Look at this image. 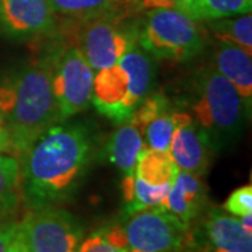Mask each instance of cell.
<instances>
[{"label": "cell", "mask_w": 252, "mask_h": 252, "mask_svg": "<svg viewBox=\"0 0 252 252\" xmlns=\"http://www.w3.org/2000/svg\"><path fill=\"white\" fill-rule=\"evenodd\" d=\"M93 152L89 127L56 124L18 157L23 202L30 210L56 206L72 196L84 178Z\"/></svg>", "instance_id": "1"}, {"label": "cell", "mask_w": 252, "mask_h": 252, "mask_svg": "<svg viewBox=\"0 0 252 252\" xmlns=\"http://www.w3.org/2000/svg\"><path fill=\"white\" fill-rule=\"evenodd\" d=\"M54 38L45 42L41 58L0 81V119L9 130L17 160L36 137L61 124L52 91Z\"/></svg>", "instance_id": "2"}, {"label": "cell", "mask_w": 252, "mask_h": 252, "mask_svg": "<svg viewBox=\"0 0 252 252\" xmlns=\"http://www.w3.org/2000/svg\"><path fill=\"white\" fill-rule=\"evenodd\" d=\"M192 112L216 152L233 146L240 139L247 117L251 114L234 86L215 66L203 67L195 79Z\"/></svg>", "instance_id": "3"}, {"label": "cell", "mask_w": 252, "mask_h": 252, "mask_svg": "<svg viewBox=\"0 0 252 252\" xmlns=\"http://www.w3.org/2000/svg\"><path fill=\"white\" fill-rule=\"evenodd\" d=\"M139 20L124 14H107L86 21L67 20L59 32L81 51L95 70L117 64L126 49L137 41Z\"/></svg>", "instance_id": "4"}, {"label": "cell", "mask_w": 252, "mask_h": 252, "mask_svg": "<svg viewBox=\"0 0 252 252\" xmlns=\"http://www.w3.org/2000/svg\"><path fill=\"white\" fill-rule=\"evenodd\" d=\"M137 44L153 58L188 62L205 48V34L199 24L175 9L149 10L139 20Z\"/></svg>", "instance_id": "5"}, {"label": "cell", "mask_w": 252, "mask_h": 252, "mask_svg": "<svg viewBox=\"0 0 252 252\" xmlns=\"http://www.w3.org/2000/svg\"><path fill=\"white\" fill-rule=\"evenodd\" d=\"M94 72L77 46L59 32L54 38L52 91L59 122L90 107Z\"/></svg>", "instance_id": "6"}, {"label": "cell", "mask_w": 252, "mask_h": 252, "mask_svg": "<svg viewBox=\"0 0 252 252\" xmlns=\"http://www.w3.org/2000/svg\"><path fill=\"white\" fill-rule=\"evenodd\" d=\"M125 220L127 252H178L189 245V225L162 207L144 209Z\"/></svg>", "instance_id": "7"}, {"label": "cell", "mask_w": 252, "mask_h": 252, "mask_svg": "<svg viewBox=\"0 0 252 252\" xmlns=\"http://www.w3.org/2000/svg\"><path fill=\"white\" fill-rule=\"evenodd\" d=\"M18 228L31 252H76L83 240L79 220L56 206L30 210Z\"/></svg>", "instance_id": "8"}, {"label": "cell", "mask_w": 252, "mask_h": 252, "mask_svg": "<svg viewBox=\"0 0 252 252\" xmlns=\"http://www.w3.org/2000/svg\"><path fill=\"white\" fill-rule=\"evenodd\" d=\"M58 30L59 21L48 0H0V39L46 42Z\"/></svg>", "instance_id": "9"}, {"label": "cell", "mask_w": 252, "mask_h": 252, "mask_svg": "<svg viewBox=\"0 0 252 252\" xmlns=\"http://www.w3.org/2000/svg\"><path fill=\"white\" fill-rule=\"evenodd\" d=\"M190 244L200 252H252V234L244 230L240 219L213 207L198 233L190 235Z\"/></svg>", "instance_id": "10"}, {"label": "cell", "mask_w": 252, "mask_h": 252, "mask_svg": "<svg viewBox=\"0 0 252 252\" xmlns=\"http://www.w3.org/2000/svg\"><path fill=\"white\" fill-rule=\"evenodd\" d=\"M168 150L178 170L196 177H202L207 171L216 152L206 130L195 119L175 127Z\"/></svg>", "instance_id": "11"}, {"label": "cell", "mask_w": 252, "mask_h": 252, "mask_svg": "<svg viewBox=\"0 0 252 252\" xmlns=\"http://www.w3.org/2000/svg\"><path fill=\"white\" fill-rule=\"evenodd\" d=\"M118 64L127 74V95L124 102L127 121L139 102L153 91L157 76V66L152 55L146 52L137 41L126 49Z\"/></svg>", "instance_id": "12"}, {"label": "cell", "mask_w": 252, "mask_h": 252, "mask_svg": "<svg viewBox=\"0 0 252 252\" xmlns=\"http://www.w3.org/2000/svg\"><path fill=\"white\" fill-rule=\"evenodd\" d=\"M126 95L127 74L118 63L101 69L94 76L91 102L101 115L107 117L118 125L127 122L124 109Z\"/></svg>", "instance_id": "13"}, {"label": "cell", "mask_w": 252, "mask_h": 252, "mask_svg": "<svg viewBox=\"0 0 252 252\" xmlns=\"http://www.w3.org/2000/svg\"><path fill=\"white\" fill-rule=\"evenodd\" d=\"M206 200V189L200 177L178 170L161 207L190 227V223L202 213Z\"/></svg>", "instance_id": "14"}, {"label": "cell", "mask_w": 252, "mask_h": 252, "mask_svg": "<svg viewBox=\"0 0 252 252\" xmlns=\"http://www.w3.org/2000/svg\"><path fill=\"white\" fill-rule=\"evenodd\" d=\"M215 69L230 81L238 91L247 109L252 105V61L251 54L243 48L219 41L213 51Z\"/></svg>", "instance_id": "15"}, {"label": "cell", "mask_w": 252, "mask_h": 252, "mask_svg": "<svg viewBox=\"0 0 252 252\" xmlns=\"http://www.w3.org/2000/svg\"><path fill=\"white\" fill-rule=\"evenodd\" d=\"M144 149L143 136L129 121L119 124L107 144L108 160L125 175L135 174L139 154Z\"/></svg>", "instance_id": "16"}, {"label": "cell", "mask_w": 252, "mask_h": 252, "mask_svg": "<svg viewBox=\"0 0 252 252\" xmlns=\"http://www.w3.org/2000/svg\"><path fill=\"white\" fill-rule=\"evenodd\" d=\"M172 184L150 185L142 181L136 174L125 175L122 181V193L125 202L124 217L130 216L149 207H161Z\"/></svg>", "instance_id": "17"}, {"label": "cell", "mask_w": 252, "mask_h": 252, "mask_svg": "<svg viewBox=\"0 0 252 252\" xmlns=\"http://www.w3.org/2000/svg\"><path fill=\"white\" fill-rule=\"evenodd\" d=\"M252 0H180L174 9L195 21H212L251 13Z\"/></svg>", "instance_id": "18"}, {"label": "cell", "mask_w": 252, "mask_h": 252, "mask_svg": "<svg viewBox=\"0 0 252 252\" xmlns=\"http://www.w3.org/2000/svg\"><path fill=\"white\" fill-rule=\"evenodd\" d=\"M21 202L20 162L13 156L0 153V223L13 219Z\"/></svg>", "instance_id": "19"}, {"label": "cell", "mask_w": 252, "mask_h": 252, "mask_svg": "<svg viewBox=\"0 0 252 252\" xmlns=\"http://www.w3.org/2000/svg\"><path fill=\"white\" fill-rule=\"evenodd\" d=\"M135 174L150 185H167L174 182L178 167L168 152L143 149L139 154Z\"/></svg>", "instance_id": "20"}, {"label": "cell", "mask_w": 252, "mask_h": 252, "mask_svg": "<svg viewBox=\"0 0 252 252\" xmlns=\"http://www.w3.org/2000/svg\"><path fill=\"white\" fill-rule=\"evenodd\" d=\"M56 16L86 21L107 14H122L119 0H48Z\"/></svg>", "instance_id": "21"}, {"label": "cell", "mask_w": 252, "mask_h": 252, "mask_svg": "<svg viewBox=\"0 0 252 252\" xmlns=\"http://www.w3.org/2000/svg\"><path fill=\"white\" fill-rule=\"evenodd\" d=\"M207 28L219 41L230 42L243 48L245 52H252V16L245 13L240 17H227L207 21Z\"/></svg>", "instance_id": "22"}, {"label": "cell", "mask_w": 252, "mask_h": 252, "mask_svg": "<svg viewBox=\"0 0 252 252\" xmlns=\"http://www.w3.org/2000/svg\"><path fill=\"white\" fill-rule=\"evenodd\" d=\"M76 252H127L124 225L111 224L101 227L81 240Z\"/></svg>", "instance_id": "23"}, {"label": "cell", "mask_w": 252, "mask_h": 252, "mask_svg": "<svg viewBox=\"0 0 252 252\" xmlns=\"http://www.w3.org/2000/svg\"><path fill=\"white\" fill-rule=\"evenodd\" d=\"M167 111H170L168 97L162 93L152 91L150 94H147L139 102V105L136 107L135 111L132 112V115L129 118V122L140 132V135L143 136L146 126L158 115H161Z\"/></svg>", "instance_id": "24"}, {"label": "cell", "mask_w": 252, "mask_h": 252, "mask_svg": "<svg viewBox=\"0 0 252 252\" xmlns=\"http://www.w3.org/2000/svg\"><path fill=\"white\" fill-rule=\"evenodd\" d=\"M175 119H174V111H167L161 115L153 119L144 129L143 136L150 149L168 152L170 143H171L172 133L175 130Z\"/></svg>", "instance_id": "25"}, {"label": "cell", "mask_w": 252, "mask_h": 252, "mask_svg": "<svg viewBox=\"0 0 252 252\" xmlns=\"http://www.w3.org/2000/svg\"><path fill=\"white\" fill-rule=\"evenodd\" d=\"M227 213L231 216L243 217L252 213V187L245 185L241 188L235 189L231 192V195L227 198L223 205Z\"/></svg>", "instance_id": "26"}, {"label": "cell", "mask_w": 252, "mask_h": 252, "mask_svg": "<svg viewBox=\"0 0 252 252\" xmlns=\"http://www.w3.org/2000/svg\"><path fill=\"white\" fill-rule=\"evenodd\" d=\"M180 0H119L121 13L127 17L154 9H174Z\"/></svg>", "instance_id": "27"}, {"label": "cell", "mask_w": 252, "mask_h": 252, "mask_svg": "<svg viewBox=\"0 0 252 252\" xmlns=\"http://www.w3.org/2000/svg\"><path fill=\"white\" fill-rule=\"evenodd\" d=\"M18 227V220L10 219L0 223V252L7 251V247L11 243Z\"/></svg>", "instance_id": "28"}, {"label": "cell", "mask_w": 252, "mask_h": 252, "mask_svg": "<svg viewBox=\"0 0 252 252\" xmlns=\"http://www.w3.org/2000/svg\"><path fill=\"white\" fill-rule=\"evenodd\" d=\"M6 252H31L18 227H17V231H16V234H14V237H13V240H11L10 245L7 247V251Z\"/></svg>", "instance_id": "29"}, {"label": "cell", "mask_w": 252, "mask_h": 252, "mask_svg": "<svg viewBox=\"0 0 252 252\" xmlns=\"http://www.w3.org/2000/svg\"><path fill=\"white\" fill-rule=\"evenodd\" d=\"M0 153L13 154L9 130H7V127H6L4 122L1 119H0Z\"/></svg>", "instance_id": "30"}, {"label": "cell", "mask_w": 252, "mask_h": 252, "mask_svg": "<svg viewBox=\"0 0 252 252\" xmlns=\"http://www.w3.org/2000/svg\"><path fill=\"white\" fill-rule=\"evenodd\" d=\"M240 221H241V225L244 227V230L247 233L252 234V213L251 215H247V216L240 217Z\"/></svg>", "instance_id": "31"}, {"label": "cell", "mask_w": 252, "mask_h": 252, "mask_svg": "<svg viewBox=\"0 0 252 252\" xmlns=\"http://www.w3.org/2000/svg\"><path fill=\"white\" fill-rule=\"evenodd\" d=\"M178 252H190V251H178Z\"/></svg>", "instance_id": "32"}]
</instances>
